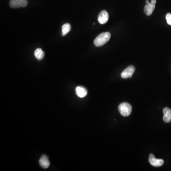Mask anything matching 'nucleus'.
Wrapping results in <instances>:
<instances>
[{"label": "nucleus", "instance_id": "7ed1b4c3", "mask_svg": "<svg viewBox=\"0 0 171 171\" xmlns=\"http://www.w3.org/2000/svg\"><path fill=\"white\" fill-rule=\"evenodd\" d=\"M146 4L145 5L144 8V11L146 15L150 16L153 13L155 10L156 0H151V3L149 2L148 0H146Z\"/></svg>", "mask_w": 171, "mask_h": 171}, {"label": "nucleus", "instance_id": "9b49d317", "mask_svg": "<svg viewBox=\"0 0 171 171\" xmlns=\"http://www.w3.org/2000/svg\"><path fill=\"white\" fill-rule=\"evenodd\" d=\"M34 55L37 60H42L44 56V53L42 49L38 48L35 51Z\"/></svg>", "mask_w": 171, "mask_h": 171}, {"label": "nucleus", "instance_id": "39448f33", "mask_svg": "<svg viewBox=\"0 0 171 171\" xmlns=\"http://www.w3.org/2000/svg\"><path fill=\"white\" fill-rule=\"evenodd\" d=\"M135 71V68L134 66H129L122 72L121 74V77L122 78L125 79L131 78Z\"/></svg>", "mask_w": 171, "mask_h": 171}, {"label": "nucleus", "instance_id": "20e7f679", "mask_svg": "<svg viewBox=\"0 0 171 171\" xmlns=\"http://www.w3.org/2000/svg\"><path fill=\"white\" fill-rule=\"evenodd\" d=\"M27 4V0H11L10 2V5L12 8L25 7Z\"/></svg>", "mask_w": 171, "mask_h": 171}, {"label": "nucleus", "instance_id": "f03ea898", "mask_svg": "<svg viewBox=\"0 0 171 171\" xmlns=\"http://www.w3.org/2000/svg\"><path fill=\"white\" fill-rule=\"evenodd\" d=\"M119 110L120 113L123 116H128L132 111L131 106L127 102L122 103L119 105Z\"/></svg>", "mask_w": 171, "mask_h": 171}, {"label": "nucleus", "instance_id": "ddd939ff", "mask_svg": "<svg viewBox=\"0 0 171 171\" xmlns=\"http://www.w3.org/2000/svg\"><path fill=\"white\" fill-rule=\"evenodd\" d=\"M166 21H167L168 25H171V13H168L165 16Z\"/></svg>", "mask_w": 171, "mask_h": 171}, {"label": "nucleus", "instance_id": "f8f14e48", "mask_svg": "<svg viewBox=\"0 0 171 171\" xmlns=\"http://www.w3.org/2000/svg\"><path fill=\"white\" fill-rule=\"evenodd\" d=\"M71 30V26L69 23H65L62 27V36H65Z\"/></svg>", "mask_w": 171, "mask_h": 171}, {"label": "nucleus", "instance_id": "6e6552de", "mask_svg": "<svg viewBox=\"0 0 171 171\" xmlns=\"http://www.w3.org/2000/svg\"><path fill=\"white\" fill-rule=\"evenodd\" d=\"M76 94L78 97L80 98H83L86 96L88 94L87 90L86 88L82 86L77 87L75 89Z\"/></svg>", "mask_w": 171, "mask_h": 171}, {"label": "nucleus", "instance_id": "1a4fd4ad", "mask_svg": "<svg viewBox=\"0 0 171 171\" xmlns=\"http://www.w3.org/2000/svg\"><path fill=\"white\" fill-rule=\"evenodd\" d=\"M164 116L163 120L165 123H170L171 122V110L168 107H165L163 110Z\"/></svg>", "mask_w": 171, "mask_h": 171}, {"label": "nucleus", "instance_id": "9d476101", "mask_svg": "<svg viewBox=\"0 0 171 171\" xmlns=\"http://www.w3.org/2000/svg\"><path fill=\"white\" fill-rule=\"evenodd\" d=\"M39 164H40V165H41V167L45 168V169L48 168L50 165L49 159L45 155H43L41 157L40 160H39Z\"/></svg>", "mask_w": 171, "mask_h": 171}, {"label": "nucleus", "instance_id": "f257e3e1", "mask_svg": "<svg viewBox=\"0 0 171 171\" xmlns=\"http://www.w3.org/2000/svg\"><path fill=\"white\" fill-rule=\"evenodd\" d=\"M110 38L111 34L110 33H102L96 38L94 43L96 47L102 46L110 41Z\"/></svg>", "mask_w": 171, "mask_h": 171}, {"label": "nucleus", "instance_id": "423d86ee", "mask_svg": "<svg viewBox=\"0 0 171 171\" xmlns=\"http://www.w3.org/2000/svg\"><path fill=\"white\" fill-rule=\"evenodd\" d=\"M149 161L150 164L155 167H160L164 163L163 159H156L153 154H150L149 157Z\"/></svg>", "mask_w": 171, "mask_h": 171}, {"label": "nucleus", "instance_id": "0eeeda50", "mask_svg": "<svg viewBox=\"0 0 171 171\" xmlns=\"http://www.w3.org/2000/svg\"><path fill=\"white\" fill-rule=\"evenodd\" d=\"M109 19V15L108 12L104 10L101 11L98 15V21L99 23L101 25L105 24L108 21Z\"/></svg>", "mask_w": 171, "mask_h": 171}]
</instances>
